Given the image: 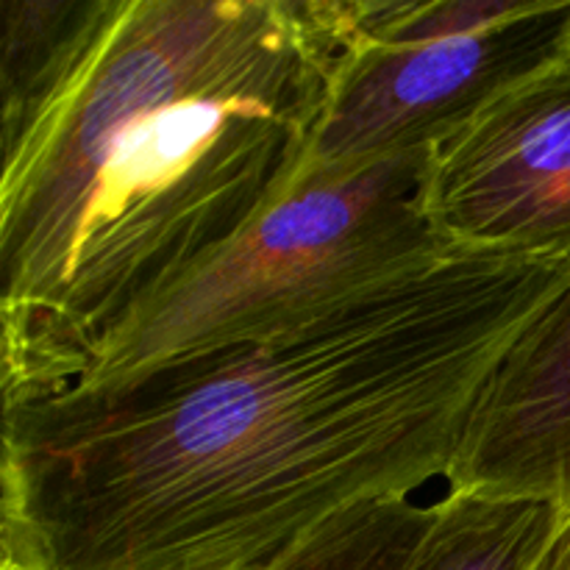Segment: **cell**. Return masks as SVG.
Masks as SVG:
<instances>
[{
    "mask_svg": "<svg viewBox=\"0 0 570 570\" xmlns=\"http://www.w3.org/2000/svg\"><path fill=\"white\" fill-rule=\"evenodd\" d=\"M570 256L451 250L271 340L3 410L0 570H276L323 523L449 488Z\"/></svg>",
    "mask_w": 570,
    "mask_h": 570,
    "instance_id": "1",
    "label": "cell"
},
{
    "mask_svg": "<svg viewBox=\"0 0 570 570\" xmlns=\"http://www.w3.org/2000/svg\"><path fill=\"white\" fill-rule=\"evenodd\" d=\"M371 0H115L3 150V410L53 399L304 176Z\"/></svg>",
    "mask_w": 570,
    "mask_h": 570,
    "instance_id": "2",
    "label": "cell"
},
{
    "mask_svg": "<svg viewBox=\"0 0 570 570\" xmlns=\"http://www.w3.org/2000/svg\"><path fill=\"white\" fill-rule=\"evenodd\" d=\"M429 167L432 150H423L304 176L209 265L134 315L53 399L117 393L181 362L309 326L429 271L456 250L429 217Z\"/></svg>",
    "mask_w": 570,
    "mask_h": 570,
    "instance_id": "3",
    "label": "cell"
},
{
    "mask_svg": "<svg viewBox=\"0 0 570 570\" xmlns=\"http://www.w3.org/2000/svg\"><path fill=\"white\" fill-rule=\"evenodd\" d=\"M568 53L570 0H532L523 14L471 37L362 42L340 70L304 176L434 150Z\"/></svg>",
    "mask_w": 570,
    "mask_h": 570,
    "instance_id": "4",
    "label": "cell"
},
{
    "mask_svg": "<svg viewBox=\"0 0 570 570\" xmlns=\"http://www.w3.org/2000/svg\"><path fill=\"white\" fill-rule=\"evenodd\" d=\"M426 209L451 248L570 256V53L432 150Z\"/></svg>",
    "mask_w": 570,
    "mask_h": 570,
    "instance_id": "5",
    "label": "cell"
},
{
    "mask_svg": "<svg viewBox=\"0 0 570 570\" xmlns=\"http://www.w3.org/2000/svg\"><path fill=\"white\" fill-rule=\"evenodd\" d=\"M449 490L570 510V284L490 376Z\"/></svg>",
    "mask_w": 570,
    "mask_h": 570,
    "instance_id": "6",
    "label": "cell"
},
{
    "mask_svg": "<svg viewBox=\"0 0 570 570\" xmlns=\"http://www.w3.org/2000/svg\"><path fill=\"white\" fill-rule=\"evenodd\" d=\"M115 0H0V145L65 87Z\"/></svg>",
    "mask_w": 570,
    "mask_h": 570,
    "instance_id": "7",
    "label": "cell"
},
{
    "mask_svg": "<svg viewBox=\"0 0 570 570\" xmlns=\"http://www.w3.org/2000/svg\"><path fill=\"white\" fill-rule=\"evenodd\" d=\"M570 510L445 488L440 515L406 570H534Z\"/></svg>",
    "mask_w": 570,
    "mask_h": 570,
    "instance_id": "8",
    "label": "cell"
},
{
    "mask_svg": "<svg viewBox=\"0 0 570 570\" xmlns=\"http://www.w3.org/2000/svg\"><path fill=\"white\" fill-rule=\"evenodd\" d=\"M443 495H387L323 523L276 570H406L432 532Z\"/></svg>",
    "mask_w": 570,
    "mask_h": 570,
    "instance_id": "9",
    "label": "cell"
},
{
    "mask_svg": "<svg viewBox=\"0 0 570 570\" xmlns=\"http://www.w3.org/2000/svg\"><path fill=\"white\" fill-rule=\"evenodd\" d=\"M534 570H570V518L566 527L557 532L554 543L549 546V551H546Z\"/></svg>",
    "mask_w": 570,
    "mask_h": 570,
    "instance_id": "10",
    "label": "cell"
}]
</instances>
